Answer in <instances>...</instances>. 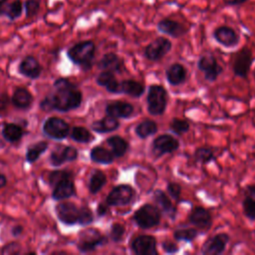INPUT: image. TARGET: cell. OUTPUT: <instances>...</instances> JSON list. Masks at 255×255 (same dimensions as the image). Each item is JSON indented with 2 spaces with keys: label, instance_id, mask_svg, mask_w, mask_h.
<instances>
[{
  "label": "cell",
  "instance_id": "6da1fadb",
  "mask_svg": "<svg viewBox=\"0 0 255 255\" xmlns=\"http://www.w3.org/2000/svg\"><path fill=\"white\" fill-rule=\"evenodd\" d=\"M83 101L80 89L68 78H59L53 84V91L41 102L40 109L44 112L68 113L78 109Z\"/></svg>",
  "mask_w": 255,
  "mask_h": 255
},
{
  "label": "cell",
  "instance_id": "7a4b0ae2",
  "mask_svg": "<svg viewBox=\"0 0 255 255\" xmlns=\"http://www.w3.org/2000/svg\"><path fill=\"white\" fill-rule=\"evenodd\" d=\"M96 55V44L92 40H85L76 43L67 51L70 61L81 67L82 70L88 71L94 65Z\"/></svg>",
  "mask_w": 255,
  "mask_h": 255
},
{
  "label": "cell",
  "instance_id": "3957f363",
  "mask_svg": "<svg viewBox=\"0 0 255 255\" xmlns=\"http://www.w3.org/2000/svg\"><path fill=\"white\" fill-rule=\"evenodd\" d=\"M168 102V94L161 85L153 84L147 89L146 110L152 116H161L164 114Z\"/></svg>",
  "mask_w": 255,
  "mask_h": 255
},
{
  "label": "cell",
  "instance_id": "277c9868",
  "mask_svg": "<svg viewBox=\"0 0 255 255\" xmlns=\"http://www.w3.org/2000/svg\"><path fill=\"white\" fill-rule=\"evenodd\" d=\"M161 215L162 214L156 205L144 203L134 211L132 219L139 228L149 229L160 223Z\"/></svg>",
  "mask_w": 255,
  "mask_h": 255
},
{
  "label": "cell",
  "instance_id": "5b68a950",
  "mask_svg": "<svg viewBox=\"0 0 255 255\" xmlns=\"http://www.w3.org/2000/svg\"><path fill=\"white\" fill-rule=\"evenodd\" d=\"M108 241V236L102 234L99 229L88 228L80 232L77 248L81 253H90L95 251L98 247L106 245Z\"/></svg>",
  "mask_w": 255,
  "mask_h": 255
},
{
  "label": "cell",
  "instance_id": "8992f818",
  "mask_svg": "<svg viewBox=\"0 0 255 255\" xmlns=\"http://www.w3.org/2000/svg\"><path fill=\"white\" fill-rule=\"evenodd\" d=\"M135 190L129 184L116 185L107 195L106 202L110 206H127L133 202Z\"/></svg>",
  "mask_w": 255,
  "mask_h": 255
},
{
  "label": "cell",
  "instance_id": "52a82bcc",
  "mask_svg": "<svg viewBox=\"0 0 255 255\" xmlns=\"http://www.w3.org/2000/svg\"><path fill=\"white\" fill-rule=\"evenodd\" d=\"M172 43L169 39L159 36L152 40L143 49V57L150 62H158L171 50Z\"/></svg>",
  "mask_w": 255,
  "mask_h": 255
},
{
  "label": "cell",
  "instance_id": "ba28073f",
  "mask_svg": "<svg viewBox=\"0 0 255 255\" xmlns=\"http://www.w3.org/2000/svg\"><path fill=\"white\" fill-rule=\"evenodd\" d=\"M43 132L52 139L61 140L70 134V125L63 119L57 117L48 118L43 124Z\"/></svg>",
  "mask_w": 255,
  "mask_h": 255
},
{
  "label": "cell",
  "instance_id": "9c48e42d",
  "mask_svg": "<svg viewBox=\"0 0 255 255\" xmlns=\"http://www.w3.org/2000/svg\"><path fill=\"white\" fill-rule=\"evenodd\" d=\"M198 70L204 75V79L208 82H215L222 74L223 68L218 64L216 58L212 54H204L197 61Z\"/></svg>",
  "mask_w": 255,
  "mask_h": 255
},
{
  "label": "cell",
  "instance_id": "30bf717a",
  "mask_svg": "<svg viewBox=\"0 0 255 255\" xmlns=\"http://www.w3.org/2000/svg\"><path fill=\"white\" fill-rule=\"evenodd\" d=\"M253 54L252 51L248 47H243L240 49L234 57L233 64H232V71L234 76L239 78H247L251 65L253 63Z\"/></svg>",
  "mask_w": 255,
  "mask_h": 255
},
{
  "label": "cell",
  "instance_id": "8fae6325",
  "mask_svg": "<svg viewBox=\"0 0 255 255\" xmlns=\"http://www.w3.org/2000/svg\"><path fill=\"white\" fill-rule=\"evenodd\" d=\"M178 148H179L178 139L168 133L157 135L155 138H153L151 142V151L156 157H159L163 154L172 153Z\"/></svg>",
  "mask_w": 255,
  "mask_h": 255
},
{
  "label": "cell",
  "instance_id": "7c38bea8",
  "mask_svg": "<svg viewBox=\"0 0 255 255\" xmlns=\"http://www.w3.org/2000/svg\"><path fill=\"white\" fill-rule=\"evenodd\" d=\"M130 250L135 255H156L158 253L156 239L152 235H138L132 239Z\"/></svg>",
  "mask_w": 255,
  "mask_h": 255
},
{
  "label": "cell",
  "instance_id": "4fadbf2b",
  "mask_svg": "<svg viewBox=\"0 0 255 255\" xmlns=\"http://www.w3.org/2000/svg\"><path fill=\"white\" fill-rule=\"evenodd\" d=\"M212 37L219 45L225 48H234L240 42L239 34L226 25L216 27L212 32Z\"/></svg>",
  "mask_w": 255,
  "mask_h": 255
},
{
  "label": "cell",
  "instance_id": "5bb4252c",
  "mask_svg": "<svg viewBox=\"0 0 255 255\" xmlns=\"http://www.w3.org/2000/svg\"><path fill=\"white\" fill-rule=\"evenodd\" d=\"M229 235L227 233H217L208 238L201 246L200 253L203 255H219L225 251L226 245L229 242Z\"/></svg>",
  "mask_w": 255,
  "mask_h": 255
},
{
  "label": "cell",
  "instance_id": "9a60e30c",
  "mask_svg": "<svg viewBox=\"0 0 255 255\" xmlns=\"http://www.w3.org/2000/svg\"><path fill=\"white\" fill-rule=\"evenodd\" d=\"M78 149L70 145H57L50 153V163L54 167H59L67 161H74L78 158Z\"/></svg>",
  "mask_w": 255,
  "mask_h": 255
},
{
  "label": "cell",
  "instance_id": "2e32d148",
  "mask_svg": "<svg viewBox=\"0 0 255 255\" xmlns=\"http://www.w3.org/2000/svg\"><path fill=\"white\" fill-rule=\"evenodd\" d=\"M79 207L71 201H62L55 207L58 219L66 225L78 224Z\"/></svg>",
  "mask_w": 255,
  "mask_h": 255
},
{
  "label": "cell",
  "instance_id": "e0dca14e",
  "mask_svg": "<svg viewBox=\"0 0 255 255\" xmlns=\"http://www.w3.org/2000/svg\"><path fill=\"white\" fill-rule=\"evenodd\" d=\"M156 28L160 33L174 39L180 38L188 32V29L183 24L170 18H163L159 20L156 24Z\"/></svg>",
  "mask_w": 255,
  "mask_h": 255
},
{
  "label": "cell",
  "instance_id": "ac0fdd59",
  "mask_svg": "<svg viewBox=\"0 0 255 255\" xmlns=\"http://www.w3.org/2000/svg\"><path fill=\"white\" fill-rule=\"evenodd\" d=\"M152 200L160 210L161 214L167 218L174 220L176 217L177 209L171 202L169 196L161 189H155L152 194Z\"/></svg>",
  "mask_w": 255,
  "mask_h": 255
},
{
  "label": "cell",
  "instance_id": "d6986e66",
  "mask_svg": "<svg viewBox=\"0 0 255 255\" xmlns=\"http://www.w3.org/2000/svg\"><path fill=\"white\" fill-rule=\"evenodd\" d=\"M105 112L106 115L114 118L127 120L132 116L134 108L131 104L125 101H113L106 105Z\"/></svg>",
  "mask_w": 255,
  "mask_h": 255
},
{
  "label": "cell",
  "instance_id": "ffe728a7",
  "mask_svg": "<svg viewBox=\"0 0 255 255\" xmlns=\"http://www.w3.org/2000/svg\"><path fill=\"white\" fill-rule=\"evenodd\" d=\"M18 72L28 79L36 80L41 76L42 66L35 57L28 55L24 57L19 63Z\"/></svg>",
  "mask_w": 255,
  "mask_h": 255
},
{
  "label": "cell",
  "instance_id": "44dd1931",
  "mask_svg": "<svg viewBox=\"0 0 255 255\" xmlns=\"http://www.w3.org/2000/svg\"><path fill=\"white\" fill-rule=\"evenodd\" d=\"M76 194V186L74 182V176L66 177L60 180L52 191V198L57 201L68 199Z\"/></svg>",
  "mask_w": 255,
  "mask_h": 255
},
{
  "label": "cell",
  "instance_id": "7402d4cb",
  "mask_svg": "<svg viewBox=\"0 0 255 255\" xmlns=\"http://www.w3.org/2000/svg\"><path fill=\"white\" fill-rule=\"evenodd\" d=\"M188 222L197 228L208 230L212 225V216L206 208L196 206L190 211L188 215Z\"/></svg>",
  "mask_w": 255,
  "mask_h": 255
},
{
  "label": "cell",
  "instance_id": "603a6c76",
  "mask_svg": "<svg viewBox=\"0 0 255 255\" xmlns=\"http://www.w3.org/2000/svg\"><path fill=\"white\" fill-rule=\"evenodd\" d=\"M98 68L102 71H109L114 74L123 73L125 68L124 60L116 53L110 52L105 54L98 62Z\"/></svg>",
  "mask_w": 255,
  "mask_h": 255
},
{
  "label": "cell",
  "instance_id": "cb8c5ba5",
  "mask_svg": "<svg viewBox=\"0 0 255 255\" xmlns=\"http://www.w3.org/2000/svg\"><path fill=\"white\" fill-rule=\"evenodd\" d=\"M187 70L186 68L180 63H173L171 64L165 71V77L167 83L170 86H179L186 81Z\"/></svg>",
  "mask_w": 255,
  "mask_h": 255
},
{
  "label": "cell",
  "instance_id": "d4e9b609",
  "mask_svg": "<svg viewBox=\"0 0 255 255\" xmlns=\"http://www.w3.org/2000/svg\"><path fill=\"white\" fill-rule=\"evenodd\" d=\"M99 86L104 87L111 94H121V82L118 81L116 75L109 71H102L96 78Z\"/></svg>",
  "mask_w": 255,
  "mask_h": 255
},
{
  "label": "cell",
  "instance_id": "484cf974",
  "mask_svg": "<svg viewBox=\"0 0 255 255\" xmlns=\"http://www.w3.org/2000/svg\"><path fill=\"white\" fill-rule=\"evenodd\" d=\"M120 125L119 119L106 115L101 120L93 122L91 124V128L98 133H108L117 130L120 128Z\"/></svg>",
  "mask_w": 255,
  "mask_h": 255
},
{
  "label": "cell",
  "instance_id": "4316f807",
  "mask_svg": "<svg viewBox=\"0 0 255 255\" xmlns=\"http://www.w3.org/2000/svg\"><path fill=\"white\" fill-rule=\"evenodd\" d=\"M33 96L32 94L29 92V90H27L24 87H19L17 88L11 98V102L12 104L20 110H26L28 108L31 107V105L33 104Z\"/></svg>",
  "mask_w": 255,
  "mask_h": 255
},
{
  "label": "cell",
  "instance_id": "83f0119b",
  "mask_svg": "<svg viewBox=\"0 0 255 255\" xmlns=\"http://www.w3.org/2000/svg\"><path fill=\"white\" fill-rule=\"evenodd\" d=\"M106 142L111 147V151L113 152L116 158L124 156L129 148L128 140L122 137L121 135H112L107 138Z\"/></svg>",
  "mask_w": 255,
  "mask_h": 255
},
{
  "label": "cell",
  "instance_id": "f1b7e54d",
  "mask_svg": "<svg viewBox=\"0 0 255 255\" xmlns=\"http://www.w3.org/2000/svg\"><path fill=\"white\" fill-rule=\"evenodd\" d=\"M145 92V87L140 82L134 80H124L121 82V94L131 98H139Z\"/></svg>",
  "mask_w": 255,
  "mask_h": 255
},
{
  "label": "cell",
  "instance_id": "f546056e",
  "mask_svg": "<svg viewBox=\"0 0 255 255\" xmlns=\"http://www.w3.org/2000/svg\"><path fill=\"white\" fill-rule=\"evenodd\" d=\"M90 158L92 161L100 164H111L115 161L116 157L113 152L104 146H94L90 151Z\"/></svg>",
  "mask_w": 255,
  "mask_h": 255
},
{
  "label": "cell",
  "instance_id": "4dcf8cb0",
  "mask_svg": "<svg viewBox=\"0 0 255 255\" xmlns=\"http://www.w3.org/2000/svg\"><path fill=\"white\" fill-rule=\"evenodd\" d=\"M107 183V175L100 169H94L91 173L89 182H88V189L91 194L99 193L102 188Z\"/></svg>",
  "mask_w": 255,
  "mask_h": 255
},
{
  "label": "cell",
  "instance_id": "1f68e13d",
  "mask_svg": "<svg viewBox=\"0 0 255 255\" xmlns=\"http://www.w3.org/2000/svg\"><path fill=\"white\" fill-rule=\"evenodd\" d=\"M158 130V128H157V124L152 121V120H149V119H146V120H143L142 122H140L139 124H137L134 128V132L135 134L141 138V139H144V138H147L149 137L150 135H153L157 132Z\"/></svg>",
  "mask_w": 255,
  "mask_h": 255
},
{
  "label": "cell",
  "instance_id": "d6a6232c",
  "mask_svg": "<svg viewBox=\"0 0 255 255\" xmlns=\"http://www.w3.org/2000/svg\"><path fill=\"white\" fill-rule=\"evenodd\" d=\"M2 136L8 141V142H17L19 141L23 135V128L17 125V124H13V123H9V124H5L2 128Z\"/></svg>",
  "mask_w": 255,
  "mask_h": 255
},
{
  "label": "cell",
  "instance_id": "836d02e7",
  "mask_svg": "<svg viewBox=\"0 0 255 255\" xmlns=\"http://www.w3.org/2000/svg\"><path fill=\"white\" fill-rule=\"evenodd\" d=\"M48 146H49V143L45 140L37 141V142L29 145L27 147L26 154H25V158H26L27 162L33 163V162L37 161L38 158L47 150Z\"/></svg>",
  "mask_w": 255,
  "mask_h": 255
},
{
  "label": "cell",
  "instance_id": "e575fe53",
  "mask_svg": "<svg viewBox=\"0 0 255 255\" xmlns=\"http://www.w3.org/2000/svg\"><path fill=\"white\" fill-rule=\"evenodd\" d=\"M70 136L74 141L79 143H90L95 139L92 132L85 127L76 126L70 130Z\"/></svg>",
  "mask_w": 255,
  "mask_h": 255
},
{
  "label": "cell",
  "instance_id": "d590c367",
  "mask_svg": "<svg viewBox=\"0 0 255 255\" xmlns=\"http://www.w3.org/2000/svg\"><path fill=\"white\" fill-rule=\"evenodd\" d=\"M24 12V5L22 0H13L5 6L4 14L10 21H15L19 19Z\"/></svg>",
  "mask_w": 255,
  "mask_h": 255
},
{
  "label": "cell",
  "instance_id": "8d00e7d4",
  "mask_svg": "<svg viewBox=\"0 0 255 255\" xmlns=\"http://www.w3.org/2000/svg\"><path fill=\"white\" fill-rule=\"evenodd\" d=\"M194 158L196 161L202 163V164H207L215 160L216 156L214 153V150L211 147L208 146H199L195 149L194 151Z\"/></svg>",
  "mask_w": 255,
  "mask_h": 255
},
{
  "label": "cell",
  "instance_id": "74e56055",
  "mask_svg": "<svg viewBox=\"0 0 255 255\" xmlns=\"http://www.w3.org/2000/svg\"><path fill=\"white\" fill-rule=\"evenodd\" d=\"M198 235V230L196 228H177L173 232V238L177 241L192 242Z\"/></svg>",
  "mask_w": 255,
  "mask_h": 255
},
{
  "label": "cell",
  "instance_id": "f35d334b",
  "mask_svg": "<svg viewBox=\"0 0 255 255\" xmlns=\"http://www.w3.org/2000/svg\"><path fill=\"white\" fill-rule=\"evenodd\" d=\"M189 128H190V125L187 121L178 119V118H173L169 124L170 130L177 135L184 134L189 130Z\"/></svg>",
  "mask_w": 255,
  "mask_h": 255
},
{
  "label": "cell",
  "instance_id": "ab89813d",
  "mask_svg": "<svg viewBox=\"0 0 255 255\" xmlns=\"http://www.w3.org/2000/svg\"><path fill=\"white\" fill-rule=\"evenodd\" d=\"M70 176H74L72 171L66 170V169H56V170L50 171L48 173L47 181L50 186L54 187L60 180L66 178V177H70Z\"/></svg>",
  "mask_w": 255,
  "mask_h": 255
},
{
  "label": "cell",
  "instance_id": "60d3db41",
  "mask_svg": "<svg viewBox=\"0 0 255 255\" xmlns=\"http://www.w3.org/2000/svg\"><path fill=\"white\" fill-rule=\"evenodd\" d=\"M24 12L27 19L34 18L38 15L41 7V0H25L24 3Z\"/></svg>",
  "mask_w": 255,
  "mask_h": 255
},
{
  "label": "cell",
  "instance_id": "b9f144b4",
  "mask_svg": "<svg viewBox=\"0 0 255 255\" xmlns=\"http://www.w3.org/2000/svg\"><path fill=\"white\" fill-rule=\"evenodd\" d=\"M126 233V227L118 222H115L111 225L110 227V232H109V238L113 242H121L123 240V237Z\"/></svg>",
  "mask_w": 255,
  "mask_h": 255
},
{
  "label": "cell",
  "instance_id": "7bdbcfd3",
  "mask_svg": "<svg viewBox=\"0 0 255 255\" xmlns=\"http://www.w3.org/2000/svg\"><path fill=\"white\" fill-rule=\"evenodd\" d=\"M94 213L92 209L88 206H82L79 209V219H78V224L81 226H87L93 223L94 221Z\"/></svg>",
  "mask_w": 255,
  "mask_h": 255
},
{
  "label": "cell",
  "instance_id": "ee69618b",
  "mask_svg": "<svg viewBox=\"0 0 255 255\" xmlns=\"http://www.w3.org/2000/svg\"><path fill=\"white\" fill-rule=\"evenodd\" d=\"M242 210L245 217L250 220H255V199L249 196H244L242 201Z\"/></svg>",
  "mask_w": 255,
  "mask_h": 255
},
{
  "label": "cell",
  "instance_id": "f6af8a7d",
  "mask_svg": "<svg viewBox=\"0 0 255 255\" xmlns=\"http://www.w3.org/2000/svg\"><path fill=\"white\" fill-rule=\"evenodd\" d=\"M0 253L2 255H17L21 253V245L16 242V241H12V242H8L7 244H5L4 246H2Z\"/></svg>",
  "mask_w": 255,
  "mask_h": 255
},
{
  "label": "cell",
  "instance_id": "bcb514c9",
  "mask_svg": "<svg viewBox=\"0 0 255 255\" xmlns=\"http://www.w3.org/2000/svg\"><path fill=\"white\" fill-rule=\"evenodd\" d=\"M166 191L172 199H174L176 201L179 200L180 195H181V186H180V184H178L176 182H168L167 185H166Z\"/></svg>",
  "mask_w": 255,
  "mask_h": 255
},
{
  "label": "cell",
  "instance_id": "7dc6e473",
  "mask_svg": "<svg viewBox=\"0 0 255 255\" xmlns=\"http://www.w3.org/2000/svg\"><path fill=\"white\" fill-rule=\"evenodd\" d=\"M161 247L163 251L167 254H175L179 251L178 246L173 241H170V240H164L161 243Z\"/></svg>",
  "mask_w": 255,
  "mask_h": 255
},
{
  "label": "cell",
  "instance_id": "c3c4849f",
  "mask_svg": "<svg viewBox=\"0 0 255 255\" xmlns=\"http://www.w3.org/2000/svg\"><path fill=\"white\" fill-rule=\"evenodd\" d=\"M110 207H111V206H110L106 201L99 203V205H98V207H97V215H98L99 217L105 216V215L109 212Z\"/></svg>",
  "mask_w": 255,
  "mask_h": 255
},
{
  "label": "cell",
  "instance_id": "681fc988",
  "mask_svg": "<svg viewBox=\"0 0 255 255\" xmlns=\"http://www.w3.org/2000/svg\"><path fill=\"white\" fill-rule=\"evenodd\" d=\"M9 105V98L6 94L0 95V115H2V112H5Z\"/></svg>",
  "mask_w": 255,
  "mask_h": 255
},
{
  "label": "cell",
  "instance_id": "f907efd6",
  "mask_svg": "<svg viewBox=\"0 0 255 255\" xmlns=\"http://www.w3.org/2000/svg\"><path fill=\"white\" fill-rule=\"evenodd\" d=\"M244 196H249L255 199V184H249L244 188Z\"/></svg>",
  "mask_w": 255,
  "mask_h": 255
},
{
  "label": "cell",
  "instance_id": "816d5d0a",
  "mask_svg": "<svg viewBox=\"0 0 255 255\" xmlns=\"http://www.w3.org/2000/svg\"><path fill=\"white\" fill-rule=\"evenodd\" d=\"M23 233V226L22 225H15L11 229V234L13 237H19Z\"/></svg>",
  "mask_w": 255,
  "mask_h": 255
},
{
  "label": "cell",
  "instance_id": "f5cc1de1",
  "mask_svg": "<svg viewBox=\"0 0 255 255\" xmlns=\"http://www.w3.org/2000/svg\"><path fill=\"white\" fill-rule=\"evenodd\" d=\"M224 1H225L226 5H233V6L235 5V6H237V5L244 4L249 0H224Z\"/></svg>",
  "mask_w": 255,
  "mask_h": 255
},
{
  "label": "cell",
  "instance_id": "db71d44e",
  "mask_svg": "<svg viewBox=\"0 0 255 255\" xmlns=\"http://www.w3.org/2000/svg\"><path fill=\"white\" fill-rule=\"evenodd\" d=\"M7 184V177L0 172V188H3Z\"/></svg>",
  "mask_w": 255,
  "mask_h": 255
},
{
  "label": "cell",
  "instance_id": "11a10c76",
  "mask_svg": "<svg viewBox=\"0 0 255 255\" xmlns=\"http://www.w3.org/2000/svg\"><path fill=\"white\" fill-rule=\"evenodd\" d=\"M7 3H8V0H0V16L4 14V9Z\"/></svg>",
  "mask_w": 255,
  "mask_h": 255
}]
</instances>
